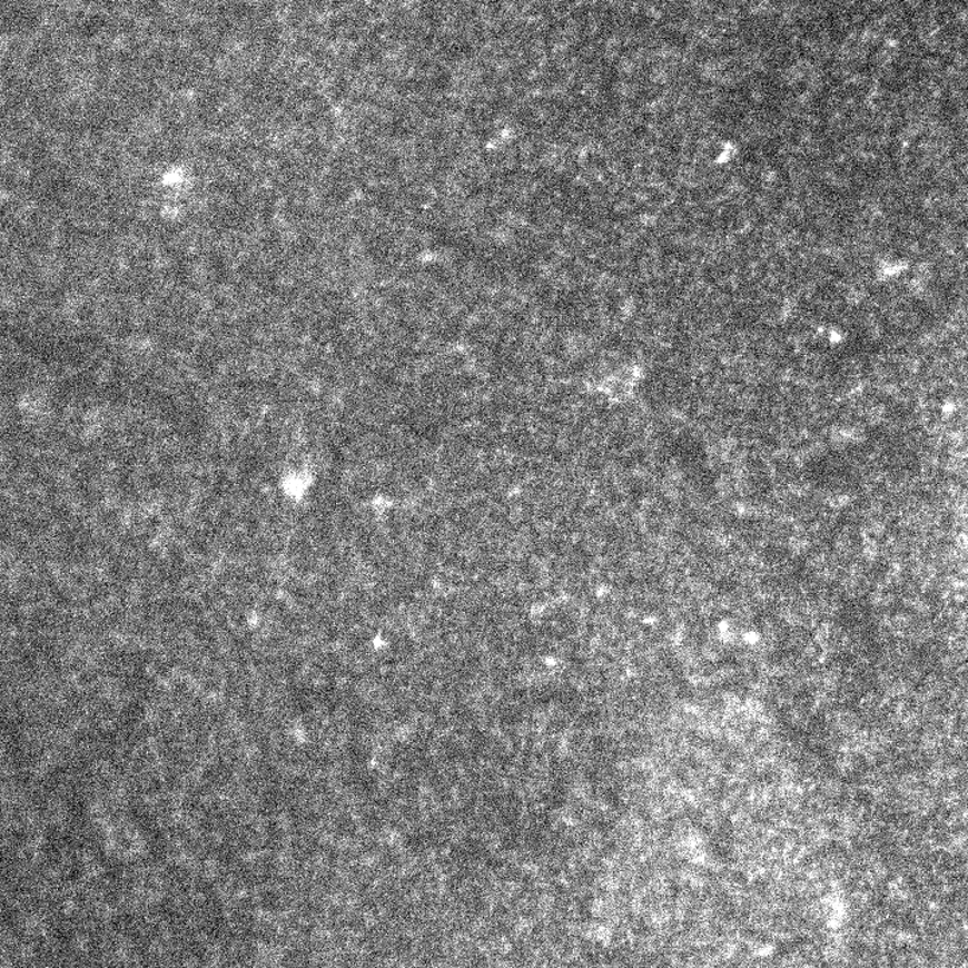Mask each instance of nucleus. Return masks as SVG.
<instances>
[{"label":"nucleus","instance_id":"obj_1","mask_svg":"<svg viewBox=\"0 0 968 968\" xmlns=\"http://www.w3.org/2000/svg\"><path fill=\"white\" fill-rule=\"evenodd\" d=\"M642 373L636 367H623L600 379L596 392L611 405H624L635 398Z\"/></svg>","mask_w":968,"mask_h":968}]
</instances>
